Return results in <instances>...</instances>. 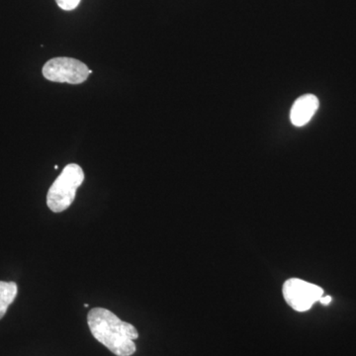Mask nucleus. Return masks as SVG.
<instances>
[{"label":"nucleus","mask_w":356,"mask_h":356,"mask_svg":"<svg viewBox=\"0 0 356 356\" xmlns=\"http://www.w3.org/2000/svg\"><path fill=\"white\" fill-rule=\"evenodd\" d=\"M91 70L76 58L60 57L51 58L43 67V76L54 83L81 84L88 79Z\"/></svg>","instance_id":"obj_3"},{"label":"nucleus","mask_w":356,"mask_h":356,"mask_svg":"<svg viewBox=\"0 0 356 356\" xmlns=\"http://www.w3.org/2000/svg\"><path fill=\"white\" fill-rule=\"evenodd\" d=\"M83 168L76 163L67 165L54 181L47 194V205L53 212L60 213L72 205L79 187L83 184Z\"/></svg>","instance_id":"obj_2"},{"label":"nucleus","mask_w":356,"mask_h":356,"mask_svg":"<svg viewBox=\"0 0 356 356\" xmlns=\"http://www.w3.org/2000/svg\"><path fill=\"white\" fill-rule=\"evenodd\" d=\"M282 293L288 305L300 313L310 310L324 296L323 288L299 278L288 280L283 285Z\"/></svg>","instance_id":"obj_4"},{"label":"nucleus","mask_w":356,"mask_h":356,"mask_svg":"<svg viewBox=\"0 0 356 356\" xmlns=\"http://www.w3.org/2000/svg\"><path fill=\"white\" fill-rule=\"evenodd\" d=\"M332 300V299L331 296H322L321 297V299L318 300V302H320L322 305L327 306L331 304Z\"/></svg>","instance_id":"obj_8"},{"label":"nucleus","mask_w":356,"mask_h":356,"mask_svg":"<svg viewBox=\"0 0 356 356\" xmlns=\"http://www.w3.org/2000/svg\"><path fill=\"white\" fill-rule=\"evenodd\" d=\"M83 306L86 307V308H88V307H89L88 304H84Z\"/></svg>","instance_id":"obj_9"},{"label":"nucleus","mask_w":356,"mask_h":356,"mask_svg":"<svg viewBox=\"0 0 356 356\" xmlns=\"http://www.w3.org/2000/svg\"><path fill=\"white\" fill-rule=\"evenodd\" d=\"M320 102L317 96L305 95L299 97L293 104L290 111V121L295 127H303L313 118L318 111Z\"/></svg>","instance_id":"obj_5"},{"label":"nucleus","mask_w":356,"mask_h":356,"mask_svg":"<svg viewBox=\"0 0 356 356\" xmlns=\"http://www.w3.org/2000/svg\"><path fill=\"white\" fill-rule=\"evenodd\" d=\"M88 323L95 339L115 355L131 356L136 353L134 341L139 337V332L133 325L123 322L111 311L92 309L89 311Z\"/></svg>","instance_id":"obj_1"},{"label":"nucleus","mask_w":356,"mask_h":356,"mask_svg":"<svg viewBox=\"0 0 356 356\" xmlns=\"http://www.w3.org/2000/svg\"><path fill=\"white\" fill-rule=\"evenodd\" d=\"M58 6L63 9V10L70 11L76 9L79 4L81 3V0H56Z\"/></svg>","instance_id":"obj_7"},{"label":"nucleus","mask_w":356,"mask_h":356,"mask_svg":"<svg viewBox=\"0 0 356 356\" xmlns=\"http://www.w3.org/2000/svg\"><path fill=\"white\" fill-rule=\"evenodd\" d=\"M18 288L15 282L0 281V320L6 316L7 309L17 296Z\"/></svg>","instance_id":"obj_6"}]
</instances>
